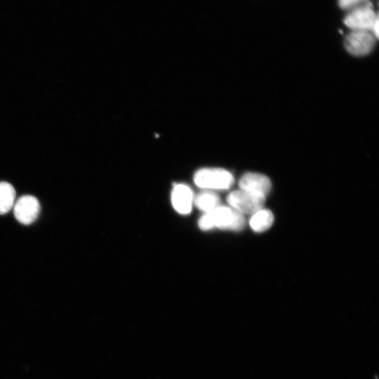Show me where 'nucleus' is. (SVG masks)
Wrapping results in <instances>:
<instances>
[{
	"instance_id": "f257e3e1",
	"label": "nucleus",
	"mask_w": 379,
	"mask_h": 379,
	"mask_svg": "<svg viewBox=\"0 0 379 379\" xmlns=\"http://www.w3.org/2000/svg\"><path fill=\"white\" fill-rule=\"evenodd\" d=\"M246 224L244 215L230 207L219 205L212 211L205 213L199 220L201 230L208 231L214 228L221 230L239 231Z\"/></svg>"
},
{
	"instance_id": "f03ea898",
	"label": "nucleus",
	"mask_w": 379,
	"mask_h": 379,
	"mask_svg": "<svg viewBox=\"0 0 379 379\" xmlns=\"http://www.w3.org/2000/svg\"><path fill=\"white\" fill-rule=\"evenodd\" d=\"M196 185L207 191H224L234 183L233 174L221 168H204L199 170L194 176Z\"/></svg>"
},
{
	"instance_id": "7ed1b4c3",
	"label": "nucleus",
	"mask_w": 379,
	"mask_h": 379,
	"mask_svg": "<svg viewBox=\"0 0 379 379\" xmlns=\"http://www.w3.org/2000/svg\"><path fill=\"white\" fill-rule=\"evenodd\" d=\"M266 199V197L239 189L238 191L233 192L228 196L227 202L231 208L242 215H252L264 208Z\"/></svg>"
},
{
	"instance_id": "20e7f679",
	"label": "nucleus",
	"mask_w": 379,
	"mask_h": 379,
	"mask_svg": "<svg viewBox=\"0 0 379 379\" xmlns=\"http://www.w3.org/2000/svg\"><path fill=\"white\" fill-rule=\"evenodd\" d=\"M378 15L369 1L366 5L348 12L344 24L351 31H364L371 32L376 22Z\"/></svg>"
},
{
	"instance_id": "39448f33",
	"label": "nucleus",
	"mask_w": 379,
	"mask_h": 379,
	"mask_svg": "<svg viewBox=\"0 0 379 379\" xmlns=\"http://www.w3.org/2000/svg\"><path fill=\"white\" fill-rule=\"evenodd\" d=\"M377 40L370 31H351L345 38L344 44L351 54L362 56L372 51Z\"/></svg>"
},
{
	"instance_id": "423d86ee",
	"label": "nucleus",
	"mask_w": 379,
	"mask_h": 379,
	"mask_svg": "<svg viewBox=\"0 0 379 379\" xmlns=\"http://www.w3.org/2000/svg\"><path fill=\"white\" fill-rule=\"evenodd\" d=\"M239 189L243 191L266 197L271 190V181L269 177L259 173H246L239 182Z\"/></svg>"
},
{
	"instance_id": "0eeeda50",
	"label": "nucleus",
	"mask_w": 379,
	"mask_h": 379,
	"mask_svg": "<svg viewBox=\"0 0 379 379\" xmlns=\"http://www.w3.org/2000/svg\"><path fill=\"white\" fill-rule=\"evenodd\" d=\"M40 212V204L38 200L31 196L20 198L14 206L16 219L22 224L30 225L38 217Z\"/></svg>"
},
{
	"instance_id": "6e6552de",
	"label": "nucleus",
	"mask_w": 379,
	"mask_h": 379,
	"mask_svg": "<svg viewBox=\"0 0 379 379\" xmlns=\"http://www.w3.org/2000/svg\"><path fill=\"white\" fill-rule=\"evenodd\" d=\"M195 196L192 189L185 184H176L171 193V203L174 210L179 214L187 215L192 212Z\"/></svg>"
},
{
	"instance_id": "1a4fd4ad",
	"label": "nucleus",
	"mask_w": 379,
	"mask_h": 379,
	"mask_svg": "<svg viewBox=\"0 0 379 379\" xmlns=\"http://www.w3.org/2000/svg\"><path fill=\"white\" fill-rule=\"evenodd\" d=\"M273 222V214L269 210L263 208L251 215L249 225L255 232L263 233L269 230Z\"/></svg>"
},
{
	"instance_id": "9d476101",
	"label": "nucleus",
	"mask_w": 379,
	"mask_h": 379,
	"mask_svg": "<svg viewBox=\"0 0 379 379\" xmlns=\"http://www.w3.org/2000/svg\"><path fill=\"white\" fill-rule=\"evenodd\" d=\"M16 191L12 184L0 182V215L8 214L15 206Z\"/></svg>"
},
{
	"instance_id": "9b49d317",
	"label": "nucleus",
	"mask_w": 379,
	"mask_h": 379,
	"mask_svg": "<svg viewBox=\"0 0 379 379\" xmlns=\"http://www.w3.org/2000/svg\"><path fill=\"white\" fill-rule=\"evenodd\" d=\"M194 205L199 210L208 213L220 205V199L213 192H204L194 198Z\"/></svg>"
},
{
	"instance_id": "f8f14e48",
	"label": "nucleus",
	"mask_w": 379,
	"mask_h": 379,
	"mask_svg": "<svg viewBox=\"0 0 379 379\" xmlns=\"http://www.w3.org/2000/svg\"><path fill=\"white\" fill-rule=\"evenodd\" d=\"M369 2V0H339V6L341 9L348 12L366 5Z\"/></svg>"
}]
</instances>
